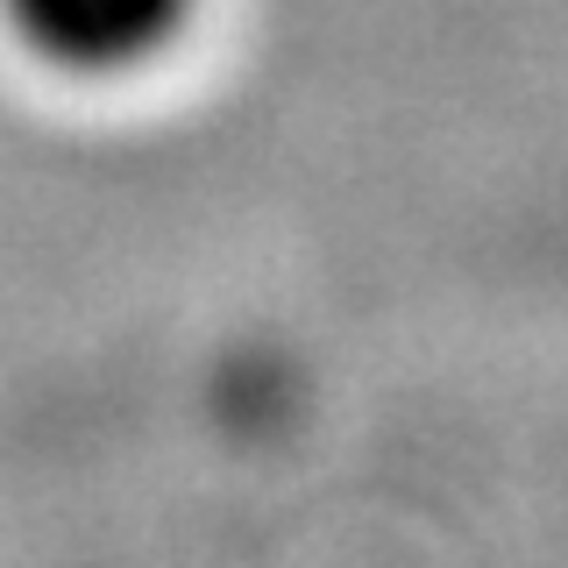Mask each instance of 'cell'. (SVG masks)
<instances>
[{"label": "cell", "mask_w": 568, "mask_h": 568, "mask_svg": "<svg viewBox=\"0 0 568 568\" xmlns=\"http://www.w3.org/2000/svg\"><path fill=\"white\" fill-rule=\"evenodd\" d=\"M36 50L64 64H135L185 22V0H8Z\"/></svg>", "instance_id": "obj_1"}]
</instances>
